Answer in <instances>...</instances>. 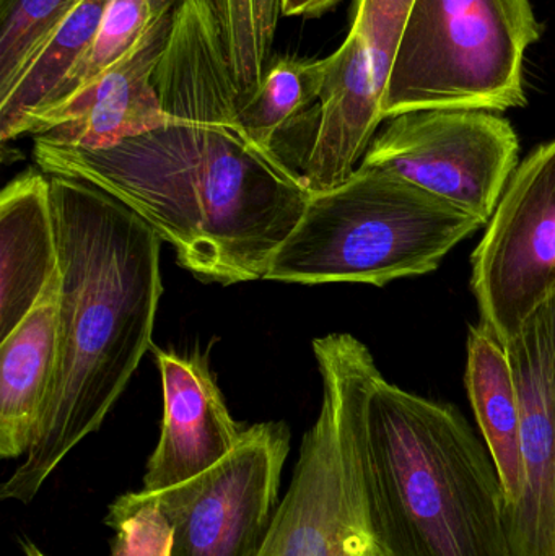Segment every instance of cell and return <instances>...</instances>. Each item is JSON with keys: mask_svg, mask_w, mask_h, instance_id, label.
Wrapping results in <instances>:
<instances>
[{"mask_svg": "<svg viewBox=\"0 0 555 556\" xmlns=\"http://www.w3.org/2000/svg\"><path fill=\"white\" fill-rule=\"evenodd\" d=\"M367 556H381V554L378 551H374V552H370V554H368Z\"/></svg>", "mask_w": 555, "mask_h": 556, "instance_id": "25", "label": "cell"}, {"mask_svg": "<svg viewBox=\"0 0 555 556\" xmlns=\"http://www.w3.org/2000/svg\"><path fill=\"white\" fill-rule=\"evenodd\" d=\"M358 463L381 556H510L497 466L458 408L404 391L378 369Z\"/></svg>", "mask_w": 555, "mask_h": 556, "instance_id": "3", "label": "cell"}, {"mask_svg": "<svg viewBox=\"0 0 555 556\" xmlns=\"http://www.w3.org/2000/svg\"><path fill=\"white\" fill-rule=\"evenodd\" d=\"M155 20L149 0H111L87 54L75 65L51 104L74 97L119 64Z\"/></svg>", "mask_w": 555, "mask_h": 556, "instance_id": "20", "label": "cell"}, {"mask_svg": "<svg viewBox=\"0 0 555 556\" xmlns=\"http://www.w3.org/2000/svg\"><path fill=\"white\" fill-rule=\"evenodd\" d=\"M84 0H2L0 97Z\"/></svg>", "mask_w": 555, "mask_h": 556, "instance_id": "19", "label": "cell"}, {"mask_svg": "<svg viewBox=\"0 0 555 556\" xmlns=\"http://www.w3.org/2000/svg\"><path fill=\"white\" fill-rule=\"evenodd\" d=\"M481 218L378 169L313 192L305 214L274 257L266 280L368 283L433 273Z\"/></svg>", "mask_w": 555, "mask_h": 556, "instance_id": "4", "label": "cell"}, {"mask_svg": "<svg viewBox=\"0 0 555 556\" xmlns=\"http://www.w3.org/2000/svg\"><path fill=\"white\" fill-rule=\"evenodd\" d=\"M471 264L481 323L505 345L555 293V140L515 169Z\"/></svg>", "mask_w": 555, "mask_h": 556, "instance_id": "9", "label": "cell"}, {"mask_svg": "<svg viewBox=\"0 0 555 556\" xmlns=\"http://www.w3.org/2000/svg\"><path fill=\"white\" fill-rule=\"evenodd\" d=\"M61 267L35 306L0 342V456H26L58 365Z\"/></svg>", "mask_w": 555, "mask_h": 556, "instance_id": "13", "label": "cell"}, {"mask_svg": "<svg viewBox=\"0 0 555 556\" xmlns=\"http://www.w3.org/2000/svg\"><path fill=\"white\" fill-rule=\"evenodd\" d=\"M111 0H84L0 97V139H18L23 124L58 97L75 65L87 54Z\"/></svg>", "mask_w": 555, "mask_h": 556, "instance_id": "16", "label": "cell"}, {"mask_svg": "<svg viewBox=\"0 0 555 556\" xmlns=\"http://www.w3.org/2000/svg\"><path fill=\"white\" fill-rule=\"evenodd\" d=\"M325 75L326 59L280 58L270 62L260 90L241 106V129L257 146L276 152L279 134L319 101Z\"/></svg>", "mask_w": 555, "mask_h": 556, "instance_id": "17", "label": "cell"}, {"mask_svg": "<svg viewBox=\"0 0 555 556\" xmlns=\"http://www.w3.org/2000/svg\"><path fill=\"white\" fill-rule=\"evenodd\" d=\"M163 386V425L147 463L146 492H163L220 463L243 438L209 368L207 356L153 349Z\"/></svg>", "mask_w": 555, "mask_h": 556, "instance_id": "12", "label": "cell"}, {"mask_svg": "<svg viewBox=\"0 0 555 556\" xmlns=\"http://www.w3.org/2000/svg\"><path fill=\"white\" fill-rule=\"evenodd\" d=\"M48 178L62 274L58 365L25 460L0 489L23 505L100 430L152 346L163 293L159 235L93 185Z\"/></svg>", "mask_w": 555, "mask_h": 556, "instance_id": "2", "label": "cell"}, {"mask_svg": "<svg viewBox=\"0 0 555 556\" xmlns=\"http://www.w3.org/2000/svg\"><path fill=\"white\" fill-rule=\"evenodd\" d=\"M153 84L172 117L166 126L103 150L35 139L36 165L123 202L199 280H266L312 189L241 129L240 93L215 39L172 42Z\"/></svg>", "mask_w": 555, "mask_h": 556, "instance_id": "1", "label": "cell"}, {"mask_svg": "<svg viewBox=\"0 0 555 556\" xmlns=\"http://www.w3.org/2000/svg\"><path fill=\"white\" fill-rule=\"evenodd\" d=\"M58 231L49 178L23 173L0 195V336L35 306L58 269Z\"/></svg>", "mask_w": 555, "mask_h": 556, "instance_id": "14", "label": "cell"}, {"mask_svg": "<svg viewBox=\"0 0 555 556\" xmlns=\"http://www.w3.org/2000/svg\"><path fill=\"white\" fill-rule=\"evenodd\" d=\"M505 349L524 457V490L507 511L510 556H555V293Z\"/></svg>", "mask_w": 555, "mask_h": 556, "instance_id": "10", "label": "cell"}, {"mask_svg": "<svg viewBox=\"0 0 555 556\" xmlns=\"http://www.w3.org/2000/svg\"><path fill=\"white\" fill-rule=\"evenodd\" d=\"M104 525L114 531L111 556H172V525L146 490L114 500Z\"/></svg>", "mask_w": 555, "mask_h": 556, "instance_id": "21", "label": "cell"}, {"mask_svg": "<svg viewBox=\"0 0 555 556\" xmlns=\"http://www.w3.org/2000/svg\"><path fill=\"white\" fill-rule=\"evenodd\" d=\"M22 547H23V552H25L26 556H48V555L42 554V552L39 551V548L36 547L35 544H31V542H28V541L23 542Z\"/></svg>", "mask_w": 555, "mask_h": 556, "instance_id": "24", "label": "cell"}, {"mask_svg": "<svg viewBox=\"0 0 555 556\" xmlns=\"http://www.w3.org/2000/svg\"><path fill=\"white\" fill-rule=\"evenodd\" d=\"M149 2L153 16L159 18V16L165 15V13L173 12L181 0H149Z\"/></svg>", "mask_w": 555, "mask_h": 556, "instance_id": "23", "label": "cell"}, {"mask_svg": "<svg viewBox=\"0 0 555 556\" xmlns=\"http://www.w3.org/2000/svg\"><path fill=\"white\" fill-rule=\"evenodd\" d=\"M173 13L159 16L136 48L93 84L28 117L20 137L103 150L166 126L172 117L163 110L153 72L168 45Z\"/></svg>", "mask_w": 555, "mask_h": 556, "instance_id": "11", "label": "cell"}, {"mask_svg": "<svg viewBox=\"0 0 555 556\" xmlns=\"http://www.w3.org/2000/svg\"><path fill=\"white\" fill-rule=\"evenodd\" d=\"M217 23L235 84L247 104L273 62L282 0H204Z\"/></svg>", "mask_w": 555, "mask_h": 556, "instance_id": "18", "label": "cell"}, {"mask_svg": "<svg viewBox=\"0 0 555 556\" xmlns=\"http://www.w3.org/2000/svg\"><path fill=\"white\" fill-rule=\"evenodd\" d=\"M465 384L482 438L497 466L508 511L524 490L520 405L507 349L484 323L469 330Z\"/></svg>", "mask_w": 555, "mask_h": 556, "instance_id": "15", "label": "cell"}, {"mask_svg": "<svg viewBox=\"0 0 555 556\" xmlns=\"http://www.w3.org/2000/svg\"><path fill=\"white\" fill-rule=\"evenodd\" d=\"M341 0H282V15L316 18L335 9Z\"/></svg>", "mask_w": 555, "mask_h": 556, "instance_id": "22", "label": "cell"}, {"mask_svg": "<svg viewBox=\"0 0 555 556\" xmlns=\"http://www.w3.org/2000/svg\"><path fill=\"white\" fill-rule=\"evenodd\" d=\"M313 353L321 408L303 437L292 482L260 556H367L378 548L365 516L358 441L378 368L370 350L351 333L313 340Z\"/></svg>", "mask_w": 555, "mask_h": 556, "instance_id": "5", "label": "cell"}, {"mask_svg": "<svg viewBox=\"0 0 555 556\" xmlns=\"http://www.w3.org/2000/svg\"><path fill=\"white\" fill-rule=\"evenodd\" d=\"M541 29L530 0H414L383 117L527 106L524 62Z\"/></svg>", "mask_w": 555, "mask_h": 556, "instance_id": "6", "label": "cell"}, {"mask_svg": "<svg viewBox=\"0 0 555 556\" xmlns=\"http://www.w3.org/2000/svg\"><path fill=\"white\" fill-rule=\"evenodd\" d=\"M518 150L514 126L492 111H409L391 117L358 166L398 176L488 225Z\"/></svg>", "mask_w": 555, "mask_h": 556, "instance_id": "7", "label": "cell"}, {"mask_svg": "<svg viewBox=\"0 0 555 556\" xmlns=\"http://www.w3.org/2000/svg\"><path fill=\"white\" fill-rule=\"evenodd\" d=\"M289 451L283 421L253 425L211 469L149 492L172 525V556H260L279 508Z\"/></svg>", "mask_w": 555, "mask_h": 556, "instance_id": "8", "label": "cell"}]
</instances>
